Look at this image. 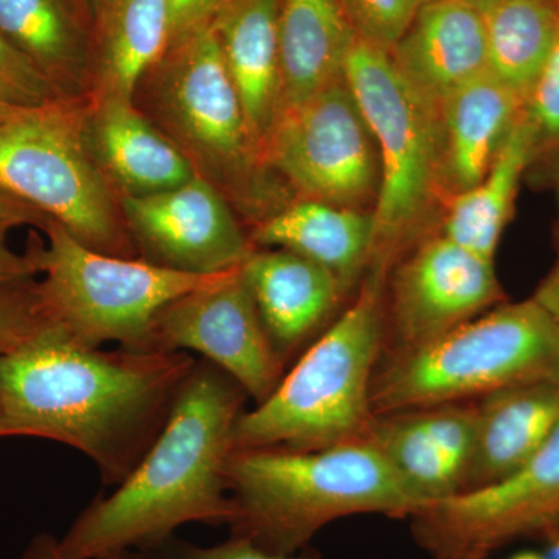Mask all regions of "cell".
I'll list each match as a JSON object with an SVG mask.
<instances>
[{
	"label": "cell",
	"mask_w": 559,
	"mask_h": 559,
	"mask_svg": "<svg viewBox=\"0 0 559 559\" xmlns=\"http://www.w3.org/2000/svg\"><path fill=\"white\" fill-rule=\"evenodd\" d=\"M198 359L186 352H106L53 322L0 358V437L75 448L119 487L167 425Z\"/></svg>",
	"instance_id": "1"
},
{
	"label": "cell",
	"mask_w": 559,
	"mask_h": 559,
	"mask_svg": "<svg viewBox=\"0 0 559 559\" xmlns=\"http://www.w3.org/2000/svg\"><path fill=\"white\" fill-rule=\"evenodd\" d=\"M248 393L207 359H198L167 425L116 491L97 498L60 540L68 559H103L153 549L180 525H229L234 500L227 460Z\"/></svg>",
	"instance_id": "2"
},
{
	"label": "cell",
	"mask_w": 559,
	"mask_h": 559,
	"mask_svg": "<svg viewBox=\"0 0 559 559\" xmlns=\"http://www.w3.org/2000/svg\"><path fill=\"white\" fill-rule=\"evenodd\" d=\"M226 477L231 536L272 554L305 550L319 530L342 518H414L428 507L370 437L312 451L235 450Z\"/></svg>",
	"instance_id": "3"
},
{
	"label": "cell",
	"mask_w": 559,
	"mask_h": 559,
	"mask_svg": "<svg viewBox=\"0 0 559 559\" xmlns=\"http://www.w3.org/2000/svg\"><path fill=\"white\" fill-rule=\"evenodd\" d=\"M134 105L253 226L290 202L253 142L212 27L171 46L139 84Z\"/></svg>",
	"instance_id": "4"
},
{
	"label": "cell",
	"mask_w": 559,
	"mask_h": 559,
	"mask_svg": "<svg viewBox=\"0 0 559 559\" xmlns=\"http://www.w3.org/2000/svg\"><path fill=\"white\" fill-rule=\"evenodd\" d=\"M380 275L285 373L274 392L235 423V450L312 451L369 439L373 370L382 344Z\"/></svg>",
	"instance_id": "5"
},
{
	"label": "cell",
	"mask_w": 559,
	"mask_h": 559,
	"mask_svg": "<svg viewBox=\"0 0 559 559\" xmlns=\"http://www.w3.org/2000/svg\"><path fill=\"white\" fill-rule=\"evenodd\" d=\"M539 381L559 382V322L530 299L396 352L374 374L371 407L384 417Z\"/></svg>",
	"instance_id": "6"
},
{
	"label": "cell",
	"mask_w": 559,
	"mask_h": 559,
	"mask_svg": "<svg viewBox=\"0 0 559 559\" xmlns=\"http://www.w3.org/2000/svg\"><path fill=\"white\" fill-rule=\"evenodd\" d=\"M84 102L16 108L0 120V189L61 224L81 245L139 259L120 198L83 139Z\"/></svg>",
	"instance_id": "7"
},
{
	"label": "cell",
	"mask_w": 559,
	"mask_h": 559,
	"mask_svg": "<svg viewBox=\"0 0 559 559\" xmlns=\"http://www.w3.org/2000/svg\"><path fill=\"white\" fill-rule=\"evenodd\" d=\"M47 245H35L38 289L47 319L90 348L116 342L153 352L151 330L162 308L224 275L167 270L142 259H121L81 245L61 224L47 221Z\"/></svg>",
	"instance_id": "8"
},
{
	"label": "cell",
	"mask_w": 559,
	"mask_h": 559,
	"mask_svg": "<svg viewBox=\"0 0 559 559\" xmlns=\"http://www.w3.org/2000/svg\"><path fill=\"white\" fill-rule=\"evenodd\" d=\"M344 79L380 156L371 261L384 267L440 200L439 116L401 76L389 51L358 38L345 61Z\"/></svg>",
	"instance_id": "9"
},
{
	"label": "cell",
	"mask_w": 559,
	"mask_h": 559,
	"mask_svg": "<svg viewBox=\"0 0 559 559\" xmlns=\"http://www.w3.org/2000/svg\"><path fill=\"white\" fill-rule=\"evenodd\" d=\"M264 162L296 200L364 209L380 190L377 145L345 79L280 114Z\"/></svg>",
	"instance_id": "10"
},
{
	"label": "cell",
	"mask_w": 559,
	"mask_h": 559,
	"mask_svg": "<svg viewBox=\"0 0 559 559\" xmlns=\"http://www.w3.org/2000/svg\"><path fill=\"white\" fill-rule=\"evenodd\" d=\"M415 536L433 559H487L518 536L559 525V423L521 468L487 487L430 503L414 518Z\"/></svg>",
	"instance_id": "11"
},
{
	"label": "cell",
	"mask_w": 559,
	"mask_h": 559,
	"mask_svg": "<svg viewBox=\"0 0 559 559\" xmlns=\"http://www.w3.org/2000/svg\"><path fill=\"white\" fill-rule=\"evenodd\" d=\"M153 352H197L260 404L285 377L241 266L170 301L154 318Z\"/></svg>",
	"instance_id": "12"
},
{
	"label": "cell",
	"mask_w": 559,
	"mask_h": 559,
	"mask_svg": "<svg viewBox=\"0 0 559 559\" xmlns=\"http://www.w3.org/2000/svg\"><path fill=\"white\" fill-rule=\"evenodd\" d=\"M139 259L187 274L240 267L255 246L226 198L204 179L142 198H121Z\"/></svg>",
	"instance_id": "13"
},
{
	"label": "cell",
	"mask_w": 559,
	"mask_h": 559,
	"mask_svg": "<svg viewBox=\"0 0 559 559\" xmlns=\"http://www.w3.org/2000/svg\"><path fill=\"white\" fill-rule=\"evenodd\" d=\"M500 297L495 261L444 235L430 237L393 278L392 322L396 352L417 348L477 318Z\"/></svg>",
	"instance_id": "14"
},
{
	"label": "cell",
	"mask_w": 559,
	"mask_h": 559,
	"mask_svg": "<svg viewBox=\"0 0 559 559\" xmlns=\"http://www.w3.org/2000/svg\"><path fill=\"white\" fill-rule=\"evenodd\" d=\"M83 139L95 167L120 200L176 189L197 176L178 146L134 102H84Z\"/></svg>",
	"instance_id": "15"
},
{
	"label": "cell",
	"mask_w": 559,
	"mask_h": 559,
	"mask_svg": "<svg viewBox=\"0 0 559 559\" xmlns=\"http://www.w3.org/2000/svg\"><path fill=\"white\" fill-rule=\"evenodd\" d=\"M389 55L401 76L437 109L488 72L484 13L466 0H432Z\"/></svg>",
	"instance_id": "16"
},
{
	"label": "cell",
	"mask_w": 559,
	"mask_h": 559,
	"mask_svg": "<svg viewBox=\"0 0 559 559\" xmlns=\"http://www.w3.org/2000/svg\"><path fill=\"white\" fill-rule=\"evenodd\" d=\"M0 32L46 76L61 100L86 102L94 95L90 0H0Z\"/></svg>",
	"instance_id": "17"
},
{
	"label": "cell",
	"mask_w": 559,
	"mask_h": 559,
	"mask_svg": "<svg viewBox=\"0 0 559 559\" xmlns=\"http://www.w3.org/2000/svg\"><path fill=\"white\" fill-rule=\"evenodd\" d=\"M525 100L488 70L440 103V200H451L485 178Z\"/></svg>",
	"instance_id": "18"
},
{
	"label": "cell",
	"mask_w": 559,
	"mask_h": 559,
	"mask_svg": "<svg viewBox=\"0 0 559 559\" xmlns=\"http://www.w3.org/2000/svg\"><path fill=\"white\" fill-rule=\"evenodd\" d=\"M282 0H230L213 21L224 64L263 154L282 114L278 16Z\"/></svg>",
	"instance_id": "19"
},
{
	"label": "cell",
	"mask_w": 559,
	"mask_h": 559,
	"mask_svg": "<svg viewBox=\"0 0 559 559\" xmlns=\"http://www.w3.org/2000/svg\"><path fill=\"white\" fill-rule=\"evenodd\" d=\"M241 274L283 360L329 318L345 293L336 275L288 249L253 250Z\"/></svg>",
	"instance_id": "20"
},
{
	"label": "cell",
	"mask_w": 559,
	"mask_h": 559,
	"mask_svg": "<svg viewBox=\"0 0 559 559\" xmlns=\"http://www.w3.org/2000/svg\"><path fill=\"white\" fill-rule=\"evenodd\" d=\"M474 415L476 447L463 491L510 476L546 444L559 423V382H528L489 393Z\"/></svg>",
	"instance_id": "21"
},
{
	"label": "cell",
	"mask_w": 559,
	"mask_h": 559,
	"mask_svg": "<svg viewBox=\"0 0 559 559\" xmlns=\"http://www.w3.org/2000/svg\"><path fill=\"white\" fill-rule=\"evenodd\" d=\"M255 249H288L336 275L347 290L374 249L373 212L293 200L253 226Z\"/></svg>",
	"instance_id": "22"
},
{
	"label": "cell",
	"mask_w": 559,
	"mask_h": 559,
	"mask_svg": "<svg viewBox=\"0 0 559 559\" xmlns=\"http://www.w3.org/2000/svg\"><path fill=\"white\" fill-rule=\"evenodd\" d=\"M356 35L337 0H282L278 16L282 112L344 79Z\"/></svg>",
	"instance_id": "23"
},
{
	"label": "cell",
	"mask_w": 559,
	"mask_h": 559,
	"mask_svg": "<svg viewBox=\"0 0 559 559\" xmlns=\"http://www.w3.org/2000/svg\"><path fill=\"white\" fill-rule=\"evenodd\" d=\"M94 32L92 97L134 102L139 84L170 47L167 0H98Z\"/></svg>",
	"instance_id": "24"
},
{
	"label": "cell",
	"mask_w": 559,
	"mask_h": 559,
	"mask_svg": "<svg viewBox=\"0 0 559 559\" xmlns=\"http://www.w3.org/2000/svg\"><path fill=\"white\" fill-rule=\"evenodd\" d=\"M538 153L535 132L525 114L511 128L485 178L473 189L447 201L441 235L481 259L495 261L509 223L522 175Z\"/></svg>",
	"instance_id": "25"
},
{
	"label": "cell",
	"mask_w": 559,
	"mask_h": 559,
	"mask_svg": "<svg viewBox=\"0 0 559 559\" xmlns=\"http://www.w3.org/2000/svg\"><path fill=\"white\" fill-rule=\"evenodd\" d=\"M484 16L489 72L527 98L559 36V0H500Z\"/></svg>",
	"instance_id": "26"
},
{
	"label": "cell",
	"mask_w": 559,
	"mask_h": 559,
	"mask_svg": "<svg viewBox=\"0 0 559 559\" xmlns=\"http://www.w3.org/2000/svg\"><path fill=\"white\" fill-rule=\"evenodd\" d=\"M370 439L428 507L451 498L465 488L463 477L430 439L417 412L377 418Z\"/></svg>",
	"instance_id": "27"
},
{
	"label": "cell",
	"mask_w": 559,
	"mask_h": 559,
	"mask_svg": "<svg viewBox=\"0 0 559 559\" xmlns=\"http://www.w3.org/2000/svg\"><path fill=\"white\" fill-rule=\"evenodd\" d=\"M356 38L390 51L432 0H337Z\"/></svg>",
	"instance_id": "28"
},
{
	"label": "cell",
	"mask_w": 559,
	"mask_h": 559,
	"mask_svg": "<svg viewBox=\"0 0 559 559\" xmlns=\"http://www.w3.org/2000/svg\"><path fill=\"white\" fill-rule=\"evenodd\" d=\"M38 280L0 288V358L24 345L46 323Z\"/></svg>",
	"instance_id": "29"
},
{
	"label": "cell",
	"mask_w": 559,
	"mask_h": 559,
	"mask_svg": "<svg viewBox=\"0 0 559 559\" xmlns=\"http://www.w3.org/2000/svg\"><path fill=\"white\" fill-rule=\"evenodd\" d=\"M61 100L46 76L0 32V102L11 108H35Z\"/></svg>",
	"instance_id": "30"
},
{
	"label": "cell",
	"mask_w": 559,
	"mask_h": 559,
	"mask_svg": "<svg viewBox=\"0 0 559 559\" xmlns=\"http://www.w3.org/2000/svg\"><path fill=\"white\" fill-rule=\"evenodd\" d=\"M535 132L538 151L559 143V36L538 79L533 83L524 108Z\"/></svg>",
	"instance_id": "31"
},
{
	"label": "cell",
	"mask_w": 559,
	"mask_h": 559,
	"mask_svg": "<svg viewBox=\"0 0 559 559\" xmlns=\"http://www.w3.org/2000/svg\"><path fill=\"white\" fill-rule=\"evenodd\" d=\"M143 559H318L310 550L293 555L272 554L261 549L252 540L231 536L215 547L191 546L182 540L168 539L150 550L140 551Z\"/></svg>",
	"instance_id": "32"
},
{
	"label": "cell",
	"mask_w": 559,
	"mask_h": 559,
	"mask_svg": "<svg viewBox=\"0 0 559 559\" xmlns=\"http://www.w3.org/2000/svg\"><path fill=\"white\" fill-rule=\"evenodd\" d=\"M229 2L230 0H167L170 47L212 27L213 21Z\"/></svg>",
	"instance_id": "33"
},
{
	"label": "cell",
	"mask_w": 559,
	"mask_h": 559,
	"mask_svg": "<svg viewBox=\"0 0 559 559\" xmlns=\"http://www.w3.org/2000/svg\"><path fill=\"white\" fill-rule=\"evenodd\" d=\"M47 221L49 218L39 210L0 189V242H5L7 235L20 227L36 226L43 229Z\"/></svg>",
	"instance_id": "34"
},
{
	"label": "cell",
	"mask_w": 559,
	"mask_h": 559,
	"mask_svg": "<svg viewBox=\"0 0 559 559\" xmlns=\"http://www.w3.org/2000/svg\"><path fill=\"white\" fill-rule=\"evenodd\" d=\"M40 275L38 255L35 246L27 253H17L0 242V288L14 285V283L27 282Z\"/></svg>",
	"instance_id": "35"
},
{
	"label": "cell",
	"mask_w": 559,
	"mask_h": 559,
	"mask_svg": "<svg viewBox=\"0 0 559 559\" xmlns=\"http://www.w3.org/2000/svg\"><path fill=\"white\" fill-rule=\"evenodd\" d=\"M21 559H68L62 555L60 540L53 538L47 533H40L31 540L27 549L22 554ZM103 559H143L140 551H123V554L114 555V557Z\"/></svg>",
	"instance_id": "36"
},
{
	"label": "cell",
	"mask_w": 559,
	"mask_h": 559,
	"mask_svg": "<svg viewBox=\"0 0 559 559\" xmlns=\"http://www.w3.org/2000/svg\"><path fill=\"white\" fill-rule=\"evenodd\" d=\"M533 300L559 322V263L549 277L544 280Z\"/></svg>",
	"instance_id": "37"
},
{
	"label": "cell",
	"mask_w": 559,
	"mask_h": 559,
	"mask_svg": "<svg viewBox=\"0 0 559 559\" xmlns=\"http://www.w3.org/2000/svg\"><path fill=\"white\" fill-rule=\"evenodd\" d=\"M546 536V549L543 554L546 559H559V525L543 533Z\"/></svg>",
	"instance_id": "38"
},
{
	"label": "cell",
	"mask_w": 559,
	"mask_h": 559,
	"mask_svg": "<svg viewBox=\"0 0 559 559\" xmlns=\"http://www.w3.org/2000/svg\"><path fill=\"white\" fill-rule=\"evenodd\" d=\"M471 5L476 7L477 10L481 11V13H487L491 7H495L496 3L500 2V0H466Z\"/></svg>",
	"instance_id": "39"
},
{
	"label": "cell",
	"mask_w": 559,
	"mask_h": 559,
	"mask_svg": "<svg viewBox=\"0 0 559 559\" xmlns=\"http://www.w3.org/2000/svg\"><path fill=\"white\" fill-rule=\"evenodd\" d=\"M511 559H546V557H544V554H538V551H522V554Z\"/></svg>",
	"instance_id": "40"
},
{
	"label": "cell",
	"mask_w": 559,
	"mask_h": 559,
	"mask_svg": "<svg viewBox=\"0 0 559 559\" xmlns=\"http://www.w3.org/2000/svg\"><path fill=\"white\" fill-rule=\"evenodd\" d=\"M13 109H16V108H11V106L5 105V103L0 102V120H2L3 117L9 116V114Z\"/></svg>",
	"instance_id": "41"
},
{
	"label": "cell",
	"mask_w": 559,
	"mask_h": 559,
	"mask_svg": "<svg viewBox=\"0 0 559 559\" xmlns=\"http://www.w3.org/2000/svg\"><path fill=\"white\" fill-rule=\"evenodd\" d=\"M90 2H91V5H92V10H94L95 5H97L98 0H90Z\"/></svg>",
	"instance_id": "42"
}]
</instances>
